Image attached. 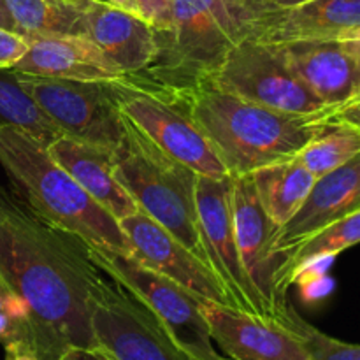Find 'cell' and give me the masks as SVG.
<instances>
[{
  "label": "cell",
  "mask_w": 360,
  "mask_h": 360,
  "mask_svg": "<svg viewBox=\"0 0 360 360\" xmlns=\"http://www.w3.org/2000/svg\"><path fill=\"white\" fill-rule=\"evenodd\" d=\"M86 248L91 262L144 302L183 350L197 360H227L218 354L210 336L202 313L204 299L144 266L134 255L88 245Z\"/></svg>",
  "instance_id": "52a82bcc"
},
{
  "label": "cell",
  "mask_w": 360,
  "mask_h": 360,
  "mask_svg": "<svg viewBox=\"0 0 360 360\" xmlns=\"http://www.w3.org/2000/svg\"><path fill=\"white\" fill-rule=\"evenodd\" d=\"M245 2H248V4H253V6H257V7H266L262 4V0H245Z\"/></svg>",
  "instance_id": "74e56055"
},
{
  "label": "cell",
  "mask_w": 360,
  "mask_h": 360,
  "mask_svg": "<svg viewBox=\"0 0 360 360\" xmlns=\"http://www.w3.org/2000/svg\"><path fill=\"white\" fill-rule=\"evenodd\" d=\"M360 210V153L315 179L304 202L274 236L276 253L287 252L326 225ZM283 264V260H281Z\"/></svg>",
  "instance_id": "e0dca14e"
},
{
  "label": "cell",
  "mask_w": 360,
  "mask_h": 360,
  "mask_svg": "<svg viewBox=\"0 0 360 360\" xmlns=\"http://www.w3.org/2000/svg\"><path fill=\"white\" fill-rule=\"evenodd\" d=\"M232 214L243 267L264 316L283 320L290 302L280 287L281 257L274 250L278 225L266 214L250 176H232Z\"/></svg>",
  "instance_id": "8fae6325"
},
{
  "label": "cell",
  "mask_w": 360,
  "mask_h": 360,
  "mask_svg": "<svg viewBox=\"0 0 360 360\" xmlns=\"http://www.w3.org/2000/svg\"><path fill=\"white\" fill-rule=\"evenodd\" d=\"M118 105L122 115L158 150L197 176H231L193 123L183 91L162 86L139 74L125 76L118 81Z\"/></svg>",
  "instance_id": "8992f818"
},
{
  "label": "cell",
  "mask_w": 360,
  "mask_h": 360,
  "mask_svg": "<svg viewBox=\"0 0 360 360\" xmlns=\"http://www.w3.org/2000/svg\"><path fill=\"white\" fill-rule=\"evenodd\" d=\"M101 273L86 243L0 186V276L27 306L39 359L58 360L70 347H97L90 290Z\"/></svg>",
  "instance_id": "6da1fadb"
},
{
  "label": "cell",
  "mask_w": 360,
  "mask_h": 360,
  "mask_svg": "<svg viewBox=\"0 0 360 360\" xmlns=\"http://www.w3.org/2000/svg\"><path fill=\"white\" fill-rule=\"evenodd\" d=\"M360 32V0H308L292 7H267L250 39L267 44L345 41Z\"/></svg>",
  "instance_id": "9a60e30c"
},
{
  "label": "cell",
  "mask_w": 360,
  "mask_h": 360,
  "mask_svg": "<svg viewBox=\"0 0 360 360\" xmlns=\"http://www.w3.org/2000/svg\"><path fill=\"white\" fill-rule=\"evenodd\" d=\"M330 120H336V122L348 123V125H354L360 129V94L355 95L352 101H348L347 104L340 105L338 109H334L329 116Z\"/></svg>",
  "instance_id": "f546056e"
},
{
  "label": "cell",
  "mask_w": 360,
  "mask_h": 360,
  "mask_svg": "<svg viewBox=\"0 0 360 360\" xmlns=\"http://www.w3.org/2000/svg\"><path fill=\"white\" fill-rule=\"evenodd\" d=\"M183 97L193 123L231 176H248L295 157L330 116L274 111L206 83L183 90Z\"/></svg>",
  "instance_id": "7a4b0ae2"
},
{
  "label": "cell",
  "mask_w": 360,
  "mask_h": 360,
  "mask_svg": "<svg viewBox=\"0 0 360 360\" xmlns=\"http://www.w3.org/2000/svg\"><path fill=\"white\" fill-rule=\"evenodd\" d=\"M360 243V210L347 214L316 231L304 241L281 253L280 287L287 294L288 287L297 281L299 274L315 262L334 259L345 250Z\"/></svg>",
  "instance_id": "7402d4cb"
},
{
  "label": "cell",
  "mask_w": 360,
  "mask_h": 360,
  "mask_svg": "<svg viewBox=\"0 0 360 360\" xmlns=\"http://www.w3.org/2000/svg\"><path fill=\"white\" fill-rule=\"evenodd\" d=\"M27 48V39L6 28H0V69H13L14 63L25 55Z\"/></svg>",
  "instance_id": "f1b7e54d"
},
{
  "label": "cell",
  "mask_w": 360,
  "mask_h": 360,
  "mask_svg": "<svg viewBox=\"0 0 360 360\" xmlns=\"http://www.w3.org/2000/svg\"><path fill=\"white\" fill-rule=\"evenodd\" d=\"M53 160L116 221L137 213L139 207L115 174V150L60 136L48 146Z\"/></svg>",
  "instance_id": "d6986e66"
},
{
  "label": "cell",
  "mask_w": 360,
  "mask_h": 360,
  "mask_svg": "<svg viewBox=\"0 0 360 360\" xmlns=\"http://www.w3.org/2000/svg\"><path fill=\"white\" fill-rule=\"evenodd\" d=\"M13 341L30 345V320L25 302L0 276V343L9 345Z\"/></svg>",
  "instance_id": "4316f807"
},
{
  "label": "cell",
  "mask_w": 360,
  "mask_h": 360,
  "mask_svg": "<svg viewBox=\"0 0 360 360\" xmlns=\"http://www.w3.org/2000/svg\"><path fill=\"white\" fill-rule=\"evenodd\" d=\"M90 315L95 345L111 360H197L144 302L104 273L91 283Z\"/></svg>",
  "instance_id": "ba28073f"
},
{
  "label": "cell",
  "mask_w": 360,
  "mask_h": 360,
  "mask_svg": "<svg viewBox=\"0 0 360 360\" xmlns=\"http://www.w3.org/2000/svg\"><path fill=\"white\" fill-rule=\"evenodd\" d=\"M137 14L155 30H169L174 0H136Z\"/></svg>",
  "instance_id": "83f0119b"
},
{
  "label": "cell",
  "mask_w": 360,
  "mask_h": 360,
  "mask_svg": "<svg viewBox=\"0 0 360 360\" xmlns=\"http://www.w3.org/2000/svg\"><path fill=\"white\" fill-rule=\"evenodd\" d=\"M108 2L112 4V6L120 7V9L129 11V13H136L137 14L136 0H108ZM137 16H139V14H137Z\"/></svg>",
  "instance_id": "d590c367"
},
{
  "label": "cell",
  "mask_w": 360,
  "mask_h": 360,
  "mask_svg": "<svg viewBox=\"0 0 360 360\" xmlns=\"http://www.w3.org/2000/svg\"><path fill=\"white\" fill-rule=\"evenodd\" d=\"M204 83L288 115L333 112L295 76L276 44L257 39H245L232 46Z\"/></svg>",
  "instance_id": "9c48e42d"
},
{
  "label": "cell",
  "mask_w": 360,
  "mask_h": 360,
  "mask_svg": "<svg viewBox=\"0 0 360 360\" xmlns=\"http://www.w3.org/2000/svg\"><path fill=\"white\" fill-rule=\"evenodd\" d=\"M295 76L334 111L360 94V62L341 42L276 44Z\"/></svg>",
  "instance_id": "ffe728a7"
},
{
  "label": "cell",
  "mask_w": 360,
  "mask_h": 360,
  "mask_svg": "<svg viewBox=\"0 0 360 360\" xmlns=\"http://www.w3.org/2000/svg\"><path fill=\"white\" fill-rule=\"evenodd\" d=\"M340 42L348 55H352L357 62H360V32L359 34L352 35L350 39H345V41H340Z\"/></svg>",
  "instance_id": "d6a6232c"
},
{
  "label": "cell",
  "mask_w": 360,
  "mask_h": 360,
  "mask_svg": "<svg viewBox=\"0 0 360 360\" xmlns=\"http://www.w3.org/2000/svg\"><path fill=\"white\" fill-rule=\"evenodd\" d=\"M360 153V129L327 120L322 129L297 151L295 158L315 178L341 167Z\"/></svg>",
  "instance_id": "cb8c5ba5"
},
{
  "label": "cell",
  "mask_w": 360,
  "mask_h": 360,
  "mask_svg": "<svg viewBox=\"0 0 360 360\" xmlns=\"http://www.w3.org/2000/svg\"><path fill=\"white\" fill-rule=\"evenodd\" d=\"M281 322L297 334L308 352L309 360H360V345L347 343L322 333L306 322L292 304Z\"/></svg>",
  "instance_id": "484cf974"
},
{
  "label": "cell",
  "mask_w": 360,
  "mask_h": 360,
  "mask_svg": "<svg viewBox=\"0 0 360 360\" xmlns=\"http://www.w3.org/2000/svg\"><path fill=\"white\" fill-rule=\"evenodd\" d=\"M16 25V34L32 39L39 35H86L81 9L51 0H6Z\"/></svg>",
  "instance_id": "603a6c76"
},
{
  "label": "cell",
  "mask_w": 360,
  "mask_h": 360,
  "mask_svg": "<svg viewBox=\"0 0 360 360\" xmlns=\"http://www.w3.org/2000/svg\"><path fill=\"white\" fill-rule=\"evenodd\" d=\"M308 2V0H262V4L269 9H276V7H292L297 4Z\"/></svg>",
  "instance_id": "e575fe53"
},
{
  "label": "cell",
  "mask_w": 360,
  "mask_h": 360,
  "mask_svg": "<svg viewBox=\"0 0 360 360\" xmlns=\"http://www.w3.org/2000/svg\"><path fill=\"white\" fill-rule=\"evenodd\" d=\"M21 88L65 136L116 150L125 137L118 81H67L18 74Z\"/></svg>",
  "instance_id": "30bf717a"
},
{
  "label": "cell",
  "mask_w": 360,
  "mask_h": 360,
  "mask_svg": "<svg viewBox=\"0 0 360 360\" xmlns=\"http://www.w3.org/2000/svg\"><path fill=\"white\" fill-rule=\"evenodd\" d=\"M25 55L13 72L67 81H118L127 74L88 35H39L27 39Z\"/></svg>",
  "instance_id": "2e32d148"
},
{
  "label": "cell",
  "mask_w": 360,
  "mask_h": 360,
  "mask_svg": "<svg viewBox=\"0 0 360 360\" xmlns=\"http://www.w3.org/2000/svg\"><path fill=\"white\" fill-rule=\"evenodd\" d=\"M0 125L14 127L46 148L63 136L62 130L21 88L18 74L11 69H0Z\"/></svg>",
  "instance_id": "d4e9b609"
},
{
  "label": "cell",
  "mask_w": 360,
  "mask_h": 360,
  "mask_svg": "<svg viewBox=\"0 0 360 360\" xmlns=\"http://www.w3.org/2000/svg\"><path fill=\"white\" fill-rule=\"evenodd\" d=\"M267 7L245 0H174L169 30H155L157 55L139 76L171 90L202 84L232 46L250 39Z\"/></svg>",
  "instance_id": "277c9868"
},
{
  "label": "cell",
  "mask_w": 360,
  "mask_h": 360,
  "mask_svg": "<svg viewBox=\"0 0 360 360\" xmlns=\"http://www.w3.org/2000/svg\"><path fill=\"white\" fill-rule=\"evenodd\" d=\"M213 343L231 360H309L297 334L280 320L202 301Z\"/></svg>",
  "instance_id": "5bb4252c"
},
{
  "label": "cell",
  "mask_w": 360,
  "mask_h": 360,
  "mask_svg": "<svg viewBox=\"0 0 360 360\" xmlns=\"http://www.w3.org/2000/svg\"><path fill=\"white\" fill-rule=\"evenodd\" d=\"M58 360H111L98 347L94 348H81L70 347L60 355Z\"/></svg>",
  "instance_id": "4dcf8cb0"
},
{
  "label": "cell",
  "mask_w": 360,
  "mask_h": 360,
  "mask_svg": "<svg viewBox=\"0 0 360 360\" xmlns=\"http://www.w3.org/2000/svg\"><path fill=\"white\" fill-rule=\"evenodd\" d=\"M195 204L200 229L213 255L214 271L238 309L262 315L257 295L239 257L232 214V176H197ZM264 316V315H262Z\"/></svg>",
  "instance_id": "4fadbf2b"
},
{
  "label": "cell",
  "mask_w": 360,
  "mask_h": 360,
  "mask_svg": "<svg viewBox=\"0 0 360 360\" xmlns=\"http://www.w3.org/2000/svg\"><path fill=\"white\" fill-rule=\"evenodd\" d=\"M86 35L127 76L143 74L157 55V34L136 13L91 0L83 9Z\"/></svg>",
  "instance_id": "ac0fdd59"
},
{
  "label": "cell",
  "mask_w": 360,
  "mask_h": 360,
  "mask_svg": "<svg viewBox=\"0 0 360 360\" xmlns=\"http://www.w3.org/2000/svg\"><path fill=\"white\" fill-rule=\"evenodd\" d=\"M0 28H6V30L16 34V25H14V20L11 16L6 0H0Z\"/></svg>",
  "instance_id": "836d02e7"
},
{
  "label": "cell",
  "mask_w": 360,
  "mask_h": 360,
  "mask_svg": "<svg viewBox=\"0 0 360 360\" xmlns=\"http://www.w3.org/2000/svg\"><path fill=\"white\" fill-rule=\"evenodd\" d=\"M0 165L21 199L41 218L88 246L132 255L118 221L102 210L28 134L0 125Z\"/></svg>",
  "instance_id": "3957f363"
},
{
  "label": "cell",
  "mask_w": 360,
  "mask_h": 360,
  "mask_svg": "<svg viewBox=\"0 0 360 360\" xmlns=\"http://www.w3.org/2000/svg\"><path fill=\"white\" fill-rule=\"evenodd\" d=\"M248 176L260 206L278 227L294 217L316 179L295 157L257 169Z\"/></svg>",
  "instance_id": "44dd1931"
},
{
  "label": "cell",
  "mask_w": 360,
  "mask_h": 360,
  "mask_svg": "<svg viewBox=\"0 0 360 360\" xmlns=\"http://www.w3.org/2000/svg\"><path fill=\"white\" fill-rule=\"evenodd\" d=\"M62 2L67 4V6H70V7H76V9L83 11L84 7L91 2V0H62Z\"/></svg>",
  "instance_id": "8d00e7d4"
},
{
  "label": "cell",
  "mask_w": 360,
  "mask_h": 360,
  "mask_svg": "<svg viewBox=\"0 0 360 360\" xmlns=\"http://www.w3.org/2000/svg\"><path fill=\"white\" fill-rule=\"evenodd\" d=\"M125 122V137L115 150L116 179L139 211L171 232L214 271L213 255L197 214V174L158 150L127 118Z\"/></svg>",
  "instance_id": "5b68a950"
},
{
  "label": "cell",
  "mask_w": 360,
  "mask_h": 360,
  "mask_svg": "<svg viewBox=\"0 0 360 360\" xmlns=\"http://www.w3.org/2000/svg\"><path fill=\"white\" fill-rule=\"evenodd\" d=\"M51 2H62V0H51Z\"/></svg>",
  "instance_id": "f35d334b"
},
{
  "label": "cell",
  "mask_w": 360,
  "mask_h": 360,
  "mask_svg": "<svg viewBox=\"0 0 360 360\" xmlns=\"http://www.w3.org/2000/svg\"><path fill=\"white\" fill-rule=\"evenodd\" d=\"M4 348H6L4 360H41L34 352V348L25 341H13L9 345H4Z\"/></svg>",
  "instance_id": "1f68e13d"
},
{
  "label": "cell",
  "mask_w": 360,
  "mask_h": 360,
  "mask_svg": "<svg viewBox=\"0 0 360 360\" xmlns=\"http://www.w3.org/2000/svg\"><path fill=\"white\" fill-rule=\"evenodd\" d=\"M120 227L132 246V255L144 266L176 281L199 299L236 308L218 274L143 211L127 217L120 221Z\"/></svg>",
  "instance_id": "7c38bea8"
}]
</instances>
